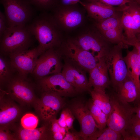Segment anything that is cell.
Masks as SVG:
<instances>
[{
  "label": "cell",
  "instance_id": "cell-1",
  "mask_svg": "<svg viewBox=\"0 0 140 140\" xmlns=\"http://www.w3.org/2000/svg\"><path fill=\"white\" fill-rule=\"evenodd\" d=\"M27 26L39 43L37 47L40 55L49 49L58 48L63 41L60 28L52 16L40 14Z\"/></svg>",
  "mask_w": 140,
  "mask_h": 140
},
{
  "label": "cell",
  "instance_id": "cell-2",
  "mask_svg": "<svg viewBox=\"0 0 140 140\" xmlns=\"http://www.w3.org/2000/svg\"><path fill=\"white\" fill-rule=\"evenodd\" d=\"M128 46L122 43L111 46L103 56L110 77L111 85L116 92L128 76L127 66L122 50Z\"/></svg>",
  "mask_w": 140,
  "mask_h": 140
},
{
  "label": "cell",
  "instance_id": "cell-3",
  "mask_svg": "<svg viewBox=\"0 0 140 140\" xmlns=\"http://www.w3.org/2000/svg\"><path fill=\"white\" fill-rule=\"evenodd\" d=\"M33 36L27 25L8 27L0 38L1 54L8 55L29 49Z\"/></svg>",
  "mask_w": 140,
  "mask_h": 140
},
{
  "label": "cell",
  "instance_id": "cell-4",
  "mask_svg": "<svg viewBox=\"0 0 140 140\" xmlns=\"http://www.w3.org/2000/svg\"><path fill=\"white\" fill-rule=\"evenodd\" d=\"M109 95L111 110L107 119V125L122 135L127 130L135 114L134 107L119 98L115 92Z\"/></svg>",
  "mask_w": 140,
  "mask_h": 140
},
{
  "label": "cell",
  "instance_id": "cell-5",
  "mask_svg": "<svg viewBox=\"0 0 140 140\" xmlns=\"http://www.w3.org/2000/svg\"><path fill=\"white\" fill-rule=\"evenodd\" d=\"M56 50L61 59L89 73L95 66L98 60L91 53L78 46L71 39L63 41Z\"/></svg>",
  "mask_w": 140,
  "mask_h": 140
},
{
  "label": "cell",
  "instance_id": "cell-6",
  "mask_svg": "<svg viewBox=\"0 0 140 140\" xmlns=\"http://www.w3.org/2000/svg\"><path fill=\"white\" fill-rule=\"evenodd\" d=\"M0 89L21 107H34L38 98L36 97L32 85L26 78L18 74Z\"/></svg>",
  "mask_w": 140,
  "mask_h": 140
},
{
  "label": "cell",
  "instance_id": "cell-7",
  "mask_svg": "<svg viewBox=\"0 0 140 140\" xmlns=\"http://www.w3.org/2000/svg\"><path fill=\"white\" fill-rule=\"evenodd\" d=\"M4 10L8 27L27 25L34 13L29 0H0Z\"/></svg>",
  "mask_w": 140,
  "mask_h": 140
},
{
  "label": "cell",
  "instance_id": "cell-8",
  "mask_svg": "<svg viewBox=\"0 0 140 140\" xmlns=\"http://www.w3.org/2000/svg\"><path fill=\"white\" fill-rule=\"evenodd\" d=\"M71 39L78 46L90 52L98 59L103 57L111 46V44L96 28L88 30Z\"/></svg>",
  "mask_w": 140,
  "mask_h": 140
},
{
  "label": "cell",
  "instance_id": "cell-9",
  "mask_svg": "<svg viewBox=\"0 0 140 140\" xmlns=\"http://www.w3.org/2000/svg\"><path fill=\"white\" fill-rule=\"evenodd\" d=\"M41 92H46L62 97H71L78 93L66 80L61 72L44 77L38 80Z\"/></svg>",
  "mask_w": 140,
  "mask_h": 140
},
{
  "label": "cell",
  "instance_id": "cell-10",
  "mask_svg": "<svg viewBox=\"0 0 140 140\" xmlns=\"http://www.w3.org/2000/svg\"><path fill=\"white\" fill-rule=\"evenodd\" d=\"M56 49H49L39 57L32 74L37 80L61 72L63 64Z\"/></svg>",
  "mask_w": 140,
  "mask_h": 140
},
{
  "label": "cell",
  "instance_id": "cell-11",
  "mask_svg": "<svg viewBox=\"0 0 140 140\" xmlns=\"http://www.w3.org/2000/svg\"><path fill=\"white\" fill-rule=\"evenodd\" d=\"M77 4L68 5L59 4L53 9L54 12L52 16L60 28L72 30L82 24L84 16L76 6Z\"/></svg>",
  "mask_w": 140,
  "mask_h": 140
},
{
  "label": "cell",
  "instance_id": "cell-12",
  "mask_svg": "<svg viewBox=\"0 0 140 140\" xmlns=\"http://www.w3.org/2000/svg\"><path fill=\"white\" fill-rule=\"evenodd\" d=\"M69 109L80 124L79 135L83 140H88L97 130L98 127L87 103L82 100H77L70 105Z\"/></svg>",
  "mask_w": 140,
  "mask_h": 140
},
{
  "label": "cell",
  "instance_id": "cell-13",
  "mask_svg": "<svg viewBox=\"0 0 140 140\" xmlns=\"http://www.w3.org/2000/svg\"><path fill=\"white\" fill-rule=\"evenodd\" d=\"M121 7L122 25L128 43L136 38V35L140 32V5L132 1Z\"/></svg>",
  "mask_w": 140,
  "mask_h": 140
},
{
  "label": "cell",
  "instance_id": "cell-14",
  "mask_svg": "<svg viewBox=\"0 0 140 140\" xmlns=\"http://www.w3.org/2000/svg\"><path fill=\"white\" fill-rule=\"evenodd\" d=\"M40 55L38 47L9 54L11 64L18 74L26 78L32 74L38 57Z\"/></svg>",
  "mask_w": 140,
  "mask_h": 140
},
{
  "label": "cell",
  "instance_id": "cell-15",
  "mask_svg": "<svg viewBox=\"0 0 140 140\" xmlns=\"http://www.w3.org/2000/svg\"><path fill=\"white\" fill-rule=\"evenodd\" d=\"M65 104L62 97L43 92L34 107L40 117L46 122L56 117Z\"/></svg>",
  "mask_w": 140,
  "mask_h": 140
},
{
  "label": "cell",
  "instance_id": "cell-16",
  "mask_svg": "<svg viewBox=\"0 0 140 140\" xmlns=\"http://www.w3.org/2000/svg\"><path fill=\"white\" fill-rule=\"evenodd\" d=\"M0 90V127L11 128L21 115V107L3 89Z\"/></svg>",
  "mask_w": 140,
  "mask_h": 140
},
{
  "label": "cell",
  "instance_id": "cell-17",
  "mask_svg": "<svg viewBox=\"0 0 140 140\" xmlns=\"http://www.w3.org/2000/svg\"><path fill=\"white\" fill-rule=\"evenodd\" d=\"M64 61L61 72L68 82L78 93L89 92L91 89L89 86L86 72L70 62Z\"/></svg>",
  "mask_w": 140,
  "mask_h": 140
},
{
  "label": "cell",
  "instance_id": "cell-18",
  "mask_svg": "<svg viewBox=\"0 0 140 140\" xmlns=\"http://www.w3.org/2000/svg\"><path fill=\"white\" fill-rule=\"evenodd\" d=\"M88 85L91 88L106 91L111 85L107 67L103 57L98 59L95 66L89 73Z\"/></svg>",
  "mask_w": 140,
  "mask_h": 140
},
{
  "label": "cell",
  "instance_id": "cell-19",
  "mask_svg": "<svg viewBox=\"0 0 140 140\" xmlns=\"http://www.w3.org/2000/svg\"><path fill=\"white\" fill-rule=\"evenodd\" d=\"M79 4L86 11L88 16L95 22L108 18L120 9V7L113 6L97 2H85L80 1Z\"/></svg>",
  "mask_w": 140,
  "mask_h": 140
},
{
  "label": "cell",
  "instance_id": "cell-20",
  "mask_svg": "<svg viewBox=\"0 0 140 140\" xmlns=\"http://www.w3.org/2000/svg\"><path fill=\"white\" fill-rule=\"evenodd\" d=\"M16 140H52L48 122L41 127L32 129H24L22 127L13 128Z\"/></svg>",
  "mask_w": 140,
  "mask_h": 140
},
{
  "label": "cell",
  "instance_id": "cell-21",
  "mask_svg": "<svg viewBox=\"0 0 140 140\" xmlns=\"http://www.w3.org/2000/svg\"><path fill=\"white\" fill-rule=\"evenodd\" d=\"M124 59L128 73L136 86L138 92V97L140 95V56L136 48L134 47L131 51H128Z\"/></svg>",
  "mask_w": 140,
  "mask_h": 140
},
{
  "label": "cell",
  "instance_id": "cell-22",
  "mask_svg": "<svg viewBox=\"0 0 140 140\" xmlns=\"http://www.w3.org/2000/svg\"><path fill=\"white\" fill-rule=\"evenodd\" d=\"M118 97L128 103L133 102L137 98L138 92L136 84L130 74L116 92Z\"/></svg>",
  "mask_w": 140,
  "mask_h": 140
},
{
  "label": "cell",
  "instance_id": "cell-23",
  "mask_svg": "<svg viewBox=\"0 0 140 140\" xmlns=\"http://www.w3.org/2000/svg\"><path fill=\"white\" fill-rule=\"evenodd\" d=\"M89 92L94 104L101 109L108 118L111 110L109 95L106 94V91L93 88Z\"/></svg>",
  "mask_w": 140,
  "mask_h": 140
},
{
  "label": "cell",
  "instance_id": "cell-24",
  "mask_svg": "<svg viewBox=\"0 0 140 140\" xmlns=\"http://www.w3.org/2000/svg\"><path fill=\"white\" fill-rule=\"evenodd\" d=\"M120 10L111 16L99 22H95L96 28L102 33L121 25L122 12Z\"/></svg>",
  "mask_w": 140,
  "mask_h": 140
},
{
  "label": "cell",
  "instance_id": "cell-25",
  "mask_svg": "<svg viewBox=\"0 0 140 140\" xmlns=\"http://www.w3.org/2000/svg\"><path fill=\"white\" fill-rule=\"evenodd\" d=\"M1 54L0 56V88L2 87L14 76L15 71L12 66L10 60Z\"/></svg>",
  "mask_w": 140,
  "mask_h": 140
},
{
  "label": "cell",
  "instance_id": "cell-26",
  "mask_svg": "<svg viewBox=\"0 0 140 140\" xmlns=\"http://www.w3.org/2000/svg\"><path fill=\"white\" fill-rule=\"evenodd\" d=\"M121 25L116 28L101 33L104 38L111 44H117L122 43L129 46L128 43L123 33Z\"/></svg>",
  "mask_w": 140,
  "mask_h": 140
},
{
  "label": "cell",
  "instance_id": "cell-27",
  "mask_svg": "<svg viewBox=\"0 0 140 140\" xmlns=\"http://www.w3.org/2000/svg\"><path fill=\"white\" fill-rule=\"evenodd\" d=\"M88 140H120L123 139L120 133L108 127L101 130H97Z\"/></svg>",
  "mask_w": 140,
  "mask_h": 140
},
{
  "label": "cell",
  "instance_id": "cell-28",
  "mask_svg": "<svg viewBox=\"0 0 140 140\" xmlns=\"http://www.w3.org/2000/svg\"><path fill=\"white\" fill-rule=\"evenodd\" d=\"M75 118L70 109L66 108L62 111L57 120L60 127L69 130L73 129V123Z\"/></svg>",
  "mask_w": 140,
  "mask_h": 140
},
{
  "label": "cell",
  "instance_id": "cell-29",
  "mask_svg": "<svg viewBox=\"0 0 140 140\" xmlns=\"http://www.w3.org/2000/svg\"><path fill=\"white\" fill-rule=\"evenodd\" d=\"M33 6L41 11L53 9L59 4L58 0H29Z\"/></svg>",
  "mask_w": 140,
  "mask_h": 140
},
{
  "label": "cell",
  "instance_id": "cell-30",
  "mask_svg": "<svg viewBox=\"0 0 140 140\" xmlns=\"http://www.w3.org/2000/svg\"><path fill=\"white\" fill-rule=\"evenodd\" d=\"M37 117L34 114L28 113L24 115L21 119L22 127L26 129H32L36 128L38 123Z\"/></svg>",
  "mask_w": 140,
  "mask_h": 140
},
{
  "label": "cell",
  "instance_id": "cell-31",
  "mask_svg": "<svg viewBox=\"0 0 140 140\" xmlns=\"http://www.w3.org/2000/svg\"><path fill=\"white\" fill-rule=\"evenodd\" d=\"M132 136L140 140V119L134 114L126 131Z\"/></svg>",
  "mask_w": 140,
  "mask_h": 140
},
{
  "label": "cell",
  "instance_id": "cell-32",
  "mask_svg": "<svg viewBox=\"0 0 140 140\" xmlns=\"http://www.w3.org/2000/svg\"><path fill=\"white\" fill-rule=\"evenodd\" d=\"M47 122L49 125L52 140L60 138L63 135L61 132V127L58 124L57 119L55 117Z\"/></svg>",
  "mask_w": 140,
  "mask_h": 140
},
{
  "label": "cell",
  "instance_id": "cell-33",
  "mask_svg": "<svg viewBox=\"0 0 140 140\" xmlns=\"http://www.w3.org/2000/svg\"><path fill=\"white\" fill-rule=\"evenodd\" d=\"M132 1H134V0H84L82 1L87 2H97L110 6L118 7L124 5Z\"/></svg>",
  "mask_w": 140,
  "mask_h": 140
},
{
  "label": "cell",
  "instance_id": "cell-34",
  "mask_svg": "<svg viewBox=\"0 0 140 140\" xmlns=\"http://www.w3.org/2000/svg\"><path fill=\"white\" fill-rule=\"evenodd\" d=\"M11 130L9 128L0 127V140H16L15 132H11Z\"/></svg>",
  "mask_w": 140,
  "mask_h": 140
},
{
  "label": "cell",
  "instance_id": "cell-35",
  "mask_svg": "<svg viewBox=\"0 0 140 140\" xmlns=\"http://www.w3.org/2000/svg\"><path fill=\"white\" fill-rule=\"evenodd\" d=\"M87 104L90 112L96 122L98 117L102 111L94 104L92 100L89 101Z\"/></svg>",
  "mask_w": 140,
  "mask_h": 140
},
{
  "label": "cell",
  "instance_id": "cell-36",
  "mask_svg": "<svg viewBox=\"0 0 140 140\" xmlns=\"http://www.w3.org/2000/svg\"><path fill=\"white\" fill-rule=\"evenodd\" d=\"M107 119L106 115L102 111L96 121L98 130H101L106 128L107 125Z\"/></svg>",
  "mask_w": 140,
  "mask_h": 140
},
{
  "label": "cell",
  "instance_id": "cell-37",
  "mask_svg": "<svg viewBox=\"0 0 140 140\" xmlns=\"http://www.w3.org/2000/svg\"><path fill=\"white\" fill-rule=\"evenodd\" d=\"M8 27L6 17L4 13L0 11V37Z\"/></svg>",
  "mask_w": 140,
  "mask_h": 140
},
{
  "label": "cell",
  "instance_id": "cell-38",
  "mask_svg": "<svg viewBox=\"0 0 140 140\" xmlns=\"http://www.w3.org/2000/svg\"><path fill=\"white\" fill-rule=\"evenodd\" d=\"M82 139L78 133L71 132L68 131L63 140H79Z\"/></svg>",
  "mask_w": 140,
  "mask_h": 140
},
{
  "label": "cell",
  "instance_id": "cell-39",
  "mask_svg": "<svg viewBox=\"0 0 140 140\" xmlns=\"http://www.w3.org/2000/svg\"><path fill=\"white\" fill-rule=\"evenodd\" d=\"M133 102L135 104L133 107L135 114L140 119V98L137 99Z\"/></svg>",
  "mask_w": 140,
  "mask_h": 140
},
{
  "label": "cell",
  "instance_id": "cell-40",
  "mask_svg": "<svg viewBox=\"0 0 140 140\" xmlns=\"http://www.w3.org/2000/svg\"><path fill=\"white\" fill-rule=\"evenodd\" d=\"M58 1L60 4L68 5L78 4L81 0H58Z\"/></svg>",
  "mask_w": 140,
  "mask_h": 140
},
{
  "label": "cell",
  "instance_id": "cell-41",
  "mask_svg": "<svg viewBox=\"0 0 140 140\" xmlns=\"http://www.w3.org/2000/svg\"><path fill=\"white\" fill-rule=\"evenodd\" d=\"M129 45L135 47L137 49L140 56V42L137 39H135L129 43Z\"/></svg>",
  "mask_w": 140,
  "mask_h": 140
},
{
  "label": "cell",
  "instance_id": "cell-42",
  "mask_svg": "<svg viewBox=\"0 0 140 140\" xmlns=\"http://www.w3.org/2000/svg\"><path fill=\"white\" fill-rule=\"evenodd\" d=\"M136 38L140 42V32L136 35Z\"/></svg>",
  "mask_w": 140,
  "mask_h": 140
},
{
  "label": "cell",
  "instance_id": "cell-43",
  "mask_svg": "<svg viewBox=\"0 0 140 140\" xmlns=\"http://www.w3.org/2000/svg\"><path fill=\"white\" fill-rule=\"evenodd\" d=\"M134 1L136 2L138 4L140 5V0H134Z\"/></svg>",
  "mask_w": 140,
  "mask_h": 140
},
{
  "label": "cell",
  "instance_id": "cell-44",
  "mask_svg": "<svg viewBox=\"0 0 140 140\" xmlns=\"http://www.w3.org/2000/svg\"><path fill=\"white\" fill-rule=\"evenodd\" d=\"M139 97H140V95H139V96L137 98H139Z\"/></svg>",
  "mask_w": 140,
  "mask_h": 140
}]
</instances>
